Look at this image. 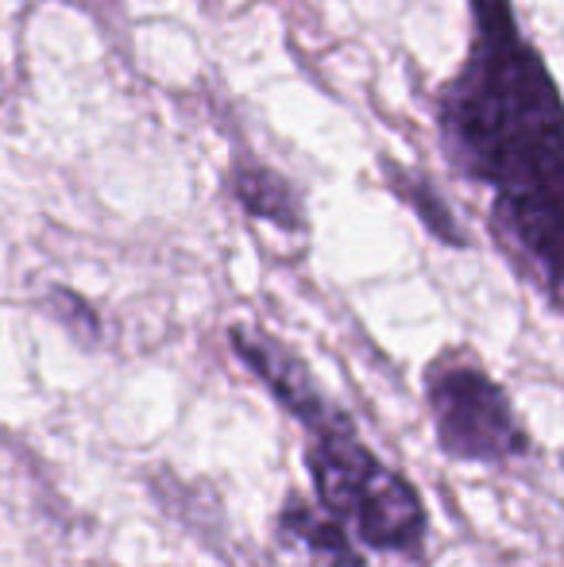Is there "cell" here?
<instances>
[{"label": "cell", "mask_w": 564, "mask_h": 567, "mask_svg": "<svg viewBox=\"0 0 564 567\" xmlns=\"http://www.w3.org/2000/svg\"><path fill=\"white\" fill-rule=\"evenodd\" d=\"M472 47L437 101L449 166L491 194V239L514 275L561 309L564 113L542 54L522 39L511 0H468Z\"/></svg>", "instance_id": "cell-1"}, {"label": "cell", "mask_w": 564, "mask_h": 567, "mask_svg": "<svg viewBox=\"0 0 564 567\" xmlns=\"http://www.w3.org/2000/svg\"><path fill=\"white\" fill-rule=\"evenodd\" d=\"M306 471L321 509H329L360 545L376 553L422 556L429 517L410 478L387 467L368 444L352 436H314Z\"/></svg>", "instance_id": "cell-2"}, {"label": "cell", "mask_w": 564, "mask_h": 567, "mask_svg": "<svg viewBox=\"0 0 564 567\" xmlns=\"http://www.w3.org/2000/svg\"><path fill=\"white\" fill-rule=\"evenodd\" d=\"M425 405L437 449L457 463L503 467L530 455V433L511 394L464 348L441 351L425 367Z\"/></svg>", "instance_id": "cell-3"}, {"label": "cell", "mask_w": 564, "mask_h": 567, "mask_svg": "<svg viewBox=\"0 0 564 567\" xmlns=\"http://www.w3.org/2000/svg\"><path fill=\"white\" fill-rule=\"evenodd\" d=\"M228 343H233L236 359L256 374L267 386V394L290 413L294 421L309 429L314 436H352V417L340 410L337 402L325 398V390L317 386V379L309 374V367L301 363V355H294L283 340H275L259 324H233L228 329Z\"/></svg>", "instance_id": "cell-4"}, {"label": "cell", "mask_w": 564, "mask_h": 567, "mask_svg": "<svg viewBox=\"0 0 564 567\" xmlns=\"http://www.w3.org/2000/svg\"><path fill=\"white\" fill-rule=\"evenodd\" d=\"M275 540L301 567H368L352 533L301 494H290L275 517Z\"/></svg>", "instance_id": "cell-5"}, {"label": "cell", "mask_w": 564, "mask_h": 567, "mask_svg": "<svg viewBox=\"0 0 564 567\" xmlns=\"http://www.w3.org/2000/svg\"><path fill=\"white\" fill-rule=\"evenodd\" d=\"M233 197L244 205V213L283 231L306 228V213H301V197L279 171L264 163H244L233 174Z\"/></svg>", "instance_id": "cell-6"}, {"label": "cell", "mask_w": 564, "mask_h": 567, "mask_svg": "<svg viewBox=\"0 0 564 567\" xmlns=\"http://www.w3.org/2000/svg\"><path fill=\"white\" fill-rule=\"evenodd\" d=\"M391 189L418 213V220H422L441 244L468 247V236H464V228H460L457 213H452L449 202L429 186L425 174H407V171H399V166H391Z\"/></svg>", "instance_id": "cell-7"}, {"label": "cell", "mask_w": 564, "mask_h": 567, "mask_svg": "<svg viewBox=\"0 0 564 567\" xmlns=\"http://www.w3.org/2000/svg\"><path fill=\"white\" fill-rule=\"evenodd\" d=\"M47 309H51L54 317H59L62 324H66L70 332H74L82 343H98L101 340V321L98 313H93L90 306H85L82 298H78L74 290H51V298H47Z\"/></svg>", "instance_id": "cell-8"}]
</instances>
